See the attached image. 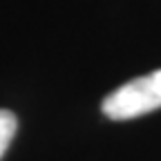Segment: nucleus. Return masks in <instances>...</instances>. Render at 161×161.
Returning <instances> with one entry per match:
<instances>
[{
  "label": "nucleus",
  "mask_w": 161,
  "mask_h": 161,
  "mask_svg": "<svg viewBox=\"0 0 161 161\" xmlns=\"http://www.w3.org/2000/svg\"><path fill=\"white\" fill-rule=\"evenodd\" d=\"M159 108H161V69L128 80L114 92H110L101 103L103 114L112 121L136 119Z\"/></svg>",
  "instance_id": "f257e3e1"
},
{
  "label": "nucleus",
  "mask_w": 161,
  "mask_h": 161,
  "mask_svg": "<svg viewBox=\"0 0 161 161\" xmlns=\"http://www.w3.org/2000/svg\"><path fill=\"white\" fill-rule=\"evenodd\" d=\"M16 130H18V119L14 112L9 110H0V159L5 157L9 143L16 136Z\"/></svg>",
  "instance_id": "f03ea898"
}]
</instances>
